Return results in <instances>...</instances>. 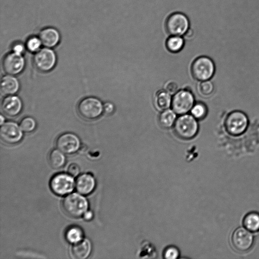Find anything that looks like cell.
I'll return each mask as SVG.
<instances>
[{
	"label": "cell",
	"instance_id": "29",
	"mask_svg": "<svg viewBox=\"0 0 259 259\" xmlns=\"http://www.w3.org/2000/svg\"><path fill=\"white\" fill-rule=\"evenodd\" d=\"M180 251L179 249L174 246H169L165 248L163 256L165 258L176 259L179 257Z\"/></svg>",
	"mask_w": 259,
	"mask_h": 259
},
{
	"label": "cell",
	"instance_id": "34",
	"mask_svg": "<svg viewBox=\"0 0 259 259\" xmlns=\"http://www.w3.org/2000/svg\"><path fill=\"white\" fill-rule=\"evenodd\" d=\"M24 50V47L21 44H17L14 46L13 48V52L21 54Z\"/></svg>",
	"mask_w": 259,
	"mask_h": 259
},
{
	"label": "cell",
	"instance_id": "24",
	"mask_svg": "<svg viewBox=\"0 0 259 259\" xmlns=\"http://www.w3.org/2000/svg\"><path fill=\"white\" fill-rule=\"evenodd\" d=\"M65 235L68 242L74 244L82 239L83 233L80 227L73 226L68 228Z\"/></svg>",
	"mask_w": 259,
	"mask_h": 259
},
{
	"label": "cell",
	"instance_id": "23",
	"mask_svg": "<svg viewBox=\"0 0 259 259\" xmlns=\"http://www.w3.org/2000/svg\"><path fill=\"white\" fill-rule=\"evenodd\" d=\"M177 119V113L172 110L167 109L162 111L159 116V122L164 128L171 127Z\"/></svg>",
	"mask_w": 259,
	"mask_h": 259
},
{
	"label": "cell",
	"instance_id": "5",
	"mask_svg": "<svg viewBox=\"0 0 259 259\" xmlns=\"http://www.w3.org/2000/svg\"><path fill=\"white\" fill-rule=\"evenodd\" d=\"M248 118L242 112L235 111L231 112L225 120V127L229 134L239 136L243 134L248 126Z\"/></svg>",
	"mask_w": 259,
	"mask_h": 259
},
{
	"label": "cell",
	"instance_id": "26",
	"mask_svg": "<svg viewBox=\"0 0 259 259\" xmlns=\"http://www.w3.org/2000/svg\"><path fill=\"white\" fill-rule=\"evenodd\" d=\"M190 111L192 115L196 119L199 120L204 118L206 116L207 109L204 104L199 102L193 105Z\"/></svg>",
	"mask_w": 259,
	"mask_h": 259
},
{
	"label": "cell",
	"instance_id": "15",
	"mask_svg": "<svg viewBox=\"0 0 259 259\" xmlns=\"http://www.w3.org/2000/svg\"><path fill=\"white\" fill-rule=\"evenodd\" d=\"M77 191L82 195L91 193L96 186V181L92 175L85 173L78 176L75 182Z\"/></svg>",
	"mask_w": 259,
	"mask_h": 259
},
{
	"label": "cell",
	"instance_id": "30",
	"mask_svg": "<svg viewBox=\"0 0 259 259\" xmlns=\"http://www.w3.org/2000/svg\"><path fill=\"white\" fill-rule=\"evenodd\" d=\"M41 42L39 38L33 37L29 38L26 42V48L31 52H37L39 50Z\"/></svg>",
	"mask_w": 259,
	"mask_h": 259
},
{
	"label": "cell",
	"instance_id": "4",
	"mask_svg": "<svg viewBox=\"0 0 259 259\" xmlns=\"http://www.w3.org/2000/svg\"><path fill=\"white\" fill-rule=\"evenodd\" d=\"M77 110L80 115L86 119L99 117L103 112V105L100 100L95 97H87L78 103Z\"/></svg>",
	"mask_w": 259,
	"mask_h": 259
},
{
	"label": "cell",
	"instance_id": "22",
	"mask_svg": "<svg viewBox=\"0 0 259 259\" xmlns=\"http://www.w3.org/2000/svg\"><path fill=\"white\" fill-rule=\"evenodd\" d=\"M49 162L51 166L56 169L62 167L66 162V157L59 149L52 150L49 155Z\"/></svg>",
	"mask_w": 259,
	"mask_h": 259
},
{
	"label": "cell",
	"instance_id": "9",
	"mask_svg": "<svg viewBox=\"0 0 259 259\" xmlns=\"http://www.w3.org/2000/svg\"><path fill=\"white\" fill-rule=\"evenodd\" d=\"M194 105V96L187 90L178 91L172 98V109L177 114L180 115L188 113L191 110Z\"/></svg>",
	"mask_w": 259,
	"mask_h": 259
},
{
	"label": "cell",
	"instance_id": "10",
	"mask_svg": "<svg viewBox=\"0 0 259 259\" xmlns=\"http://www.w3.org/2000/svg\"><path fill=\"white\" fill-rule=\"evenodd\" d=\"M55 52L49 48H43L38 51L33 58L35 67L40 71L47 72L51 70L56 63Z\"/></svg>",
	"mask_w": 259,
	"mask_h": 259
},
{
	"label": "cell",
	"instance_id": "31",
	"mask_svg": "<svg viewBox=\"0 0 259 259\" xmlns=\"http://www.w3.org/2000/svg\"><path fill=\"white\" fill-rule=\"evenodd\" d=\"M178 85L174 81H168L164 87L165 91L170 95H175L178 91Z\"/></svg>",
	"mask_w": 259,
	"mask_h": 259
},
{
	"label": "cell",
	"instance_id": "3",
	"mask_svg": "<svg viewBox=\"0 0 259 259\" xmlns=\"http://www.w3.org/2000/svg\"><path fill=\"white\" fill-rule=\"evenodd\" d=\"M214 70L212 60L206 56H201L195 59L191 68L194 77L200 81L209 80L213 76Z\"/></svg>",
	"mask_w": 259,
	"mask_h": 259
},
{
	"label": "cell",
	"instance_id": "19",
	"mask_svg": "<svg viewBox=\"0 0 259 259\" xmlns=\"http://www.w3.org/2000/svg\"><path fill=\"white\" fill-rule=\"evenodd\" d=\"M243 227L252 233L259 231V213L251 211L247 213L243 219Z\"/></svg>",
	"mask_w": 259,
	"mask_h": 259
},
{
	"label": "cell",
	"instance_id": "7",
	"mask_svg": "<svg viewBox=\"0 0 259 259\" xmlns=\"http://www.w3.org/2000/svg\"><path fill=\"white\" fill-rule=\"evenodd\" d=\"M74 180L70 174L59 173L50 180V186L56 195L63 196L71 193L74 189Z\"/></svg>",
	"mask_w": 259,
	"mask_h": 259
},
{
	"label": "cell",
	"instance_id": "1",
	"mask_svg": "<svg viewBox=\"0 0 259 259\" xmlns=\"http://www.w3.org/2000/svg\"><path fill=\"white\" fill-rule=\"evenodd\" d=\"M80 194L71 193L66 196L62 201L63 210L71 217H80L88 210V201L85 197Z\"/></svg>",
	"mask_w": 259,
	"mask_h": 259
},
{
	"label": "cell",
	"instance_id": "21",
	"mask_svg": "<svg viewBox=\"0 0 259 259\" xmlns=\"http://www.w3.org/2000/svg\"><path fill=\"white\" fill-rule=\"evenodd\" d=\"M137 254L139 258H153L156 257L157 251L151 242L145 240L141 243Z\"/></svg>",
	"mask_w": 259,
	"mask_h": 259
},
{
	"label": "cell",
	"instance_id": "35",
	"mask_svg": "<svg viewBox=\"0 0 259 259\" xmlns=\"http://www.w3.org/2000/svg\"><path fill=\"white\" fill-rule=\"evenodd\" d=\"M84 219L85 220H91L93 217V214L91 211H87L83 215Z\"/></svg>",
	"mask_w": 259,
	"mask_h": 259
},
{
	"label": "cell",
	"instance_id": "6",
	"mask_svg": "<svg viewBox=\"0 0 259 259\" xmlns=\"http://www.w3.org/2000/svg\"><path fill=\"white\" fill-rule=\"evenodd\" d=\"M231 240L235 250L243 252L248 251L251 248L254 239L252 233L243 227H238L234 231Z\"/></svg>",
	"mask_w": 259,
	"mask_h": 259
},
{
	"label": "cell",
	"instance_id": "33",
	"mask_svg": "<svg viewBox=\"0 0 259 259\" xmlns=\"http://www.w3.org/2000/svg\"><path fill=\"white\" fill-rule=\"evenodd\" d=\"M114 110V105L111 102H106L103 105V112L107 114H112Z\"/></svg>",
	"mask_w": 259,
	"mask_h": 259
},
{
	"label": "cell",
	"instance_id": "17",
	"mask_svg": "<svg viewBox=\"0 0 259 259\" xmlns=\"http://www.w3.org/2000/svg\"><path fill=\"white\" fill-rule=\"evenodd\" d=\"M39 38L42 45L50 48L57 45L60 39V35L55 29L48 28L40 32Z\"/></svg>",
	"mask_w": 259,
	"mask_h": 259
},
{
	"label": "cell",
	"instance_id": "36",
	"mask_svg": "<svg viewBox=\"0 0 259 259\" xmlns=\"http://www.w3.org/2000/svg\"><path fill=\"white\" fill-rule=\"evenodd\" d=\"M0 121H1V122H0L1 125H2V124H3L5 122V118L2 115H1V116H0Z\"/></svg>",
	"mask_w": 259,
	"mask_h": 259
},
{
	"label": "cell",
	"instance_id": "16",
	"mask_svg": "<svg viewBox=\"0 0 259 259\" xmlns=\"http://www.w3.org/2000/svg\"><path fill=\"white\" fill-rule=\"evenodd\" d=\"M92 248L90 241L84 239L74 243L71 248V253L75 258L84 259L90 255Z\"/></svg>",
	"mask_w": 259,
	"mask_h": 259
},
{
	"label": "cell",
	"instance_id": "2",
	"mask_svg": "<svg viewBox=\"0 0 259 259\" xmlns=\"http://www.w3.org/2000/svg\"><path fill=\"white\" fill-rule=\"evenodd\" d=\"M176 135L184 139H190L197 134L198 124L196 119L191 114H184L177 118L174 123Z\"/></svg>",
	"mask_w": 259,
	"mask_h": 259
},
{
	"label": "cell",
	"instance_id": "12",
	"mask_svg": "<svg viewBox=\"0 0 259 259\" xmlns=\"http://www.w3.org/2000/svg\"><path fill=\"white\" fill-rule=\"evenodd\" d=\"M2 64L4 71L6 74L15 75L23 70L25 60L21 54L13 52L4 57Z\"/></svg>",
	"mask_w": 259,
	"mask_h": 259
},
{
	"label": "cell",
	"instance_id": "28",
	"mask_svg": "<svg viewBox=\"0 0 259 259\" xmlns=\"http://www.w3.org/2000/svg\"><path fill=\"white\" fill-rule=\"evenodd\" d=\"M214 89L212 83L207 80L202 81L199 85V90L200 93L204 96L211 94Z\"/></svg>",
	"mask_w": 259,
	"mask_h": 259
},
{
	"label": "cell",
	"instance_id": "14",
	"mask_svg": "<svg viewBox=\"0 0 259 259\" xmlns=\"http://www.w3.org/2000/svg\"><path fill=\"white\" fill-rule=\"evenodd\" d=\"M2 108L7 115L15 116L20 113L22 108V103L18 97L9 95L3 99Z\"/></svg>",
	"mask_w": 259,
	"mask_h": 259
},
{
	"label": "cell",
	"instance_id": "20",
	"mask_svg": "<svg viewBox=\"0 0 259 259\" xmlns=\"http://www.w3.org/2000/svg\"><path fill=\"white\" fill-rule=\"evenodd\" d=\"M170 94L166 91H158L154 98V104L157 109L161 111L168 109L171 106Z\"/></svg>",
	"mask_w": 259,
	"mask_h": 259
},
{
	"label": "cell",
	"instance_id": "27",
	"mask_svg": "<svg viewBox=\"0 0 259 259\" xmlns=\"http://www.w3.org/2000/svg\"><path fill=\"white\" fill-rule=\"evenodd\" d=\"M19 125L23 132L30 133L34 130L36 123L35 120L33 118L26 117L21 120Z\"/></svg>",
	"mask_w": 259,
	"mask_h": 259
},
{
	"label": "cell",
	"instance_id": "13",
	"mask_svg": "<svg viewBox=\"0 0 259 259\" xmlns=\"http://www.w3.org/2000/svg\"><path fill=\"white\" fill-rule=\"evenodd\" d=\"M56 145L58 149L65 154H72L80 148L79 138L71 133H66L60 135L56 140Z\"/></svg>",
	"mask_w": 259,
	"mask_h": 259
},
{
	"label": "cell",
	"instance_id": "11",
	"mask_svg": "<svg viewBox=\"0 0 259 259\" xmlns=\"http://www.w3.org/2000/svg\"><path fill=\"white\" fill-rule=\"evenodd\" d=\"M0 137L6 143L14 144L23 137V131L17 123L13 121L5 122L1 125Z\"/></svg>",
	"mask_w": 259,
	"mask_h": 259
},
{
	"label": "cell",
	"instance_id": "32",
	"mask_svg": "<svg viewBox=\"0 0 259 259\" xmlns=\"http://www.w3.org/2000/svg\"><path fill=\"white\" fill-rule=\"evenodd\" d=\"M68 172L72 176L76 177L80 172L79 167L76 163H72L68 167Z\"/></svg>",
	"mask_w": 259,
	"mask_h": 259
},
{
	"label": "cell",
	"instance_id": "18",
	"mask_svg": "<svg viewBox=\"0 0 259 259\" xmlns=\"http://www.w3.org/2000/svg\"><path fill=\"white\" fill-rule=\"evenodd\" d=\"M20 84L14 75L7 74L4 76L1 81V90L5 95H13L19 90Z\"/></svg>",
	"mask_w": 259,
	"mask_h": 259
},
{
	"label": "cell",
	"instance_id": "8",
	"mask_svg": "<svg viewBox=\"0 0 259 259\" xmlns=\"http://www.w3.org/2000/svg\"><path fill=\"white\" fill-rule=\"evenodd\" d=\"M190 22L187 17L181 13L170 15L166 22V28L170 35L182 36L189 29Z\"/></svg>",
	"mask_w": 259,
	"mask_h": 259
},
{
	"label": "cell",
	"instance_id": "25",
	"mask_svg": "<svg viewBox=\"0 0 259 259\" xmlns=\"http://www.w3.org/2000/svg\"><path fill=\"white\" fill-rule=\"evenodd\" d=\"M166 45L170 52L177 53L183 48L184 40L182 36L170 35L166 40Z\"/></svg>",
	"mask_w": 259,
	"mask_h": 259
}]
</instances>
